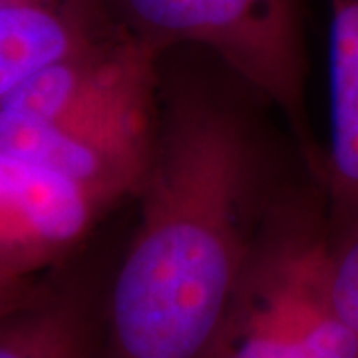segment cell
<instances>
[{"label": "cell", "instance_id": "11", "mask_svg": "<svg viewBox=\"0 0 358 358\" xmlns=\"http://www.w3.org/2000/svg\"><path fill=\"white\" fill-rule=\"evenodd\" d=\"M16 308H20V307H14V305H10L8 301H4V299L0 296V319H2L4 315H8V313L16 310Z\"/></svg>", "mask_w": 358, "mask_h": 358}, {"label": "cell", "instance_id": "5", "mask_svg": "<svg viewBox=\"0 0 358 358\" xmlns=\"http://www.w3.org/2000/svg\"><path fill=\"white\" fill-rule=\"evenodd\" d=\"M108 205L70 179L0 152V296L38 299V279L86 239Z\"/></svg>", "mask_w": 358, "mask_h": 358}, {"label": "cell", "instance_id": "3", "mask_svg": "<svg viewBox=\"0 0 358 358\" xmlns=\"http://www.w3.org/2000/svg\"><path fill=\"white\" fill-rule=\"evenodd\" d=\"M115 22L157 52L193 44L293 120L303 122L301 0H108Z\"/></svg>", "mask_w": 358, "mask_h": 358}, {"label": "cell", "instance_id": "2", "mask_svg": "<svg viewBox=\"0 0 358 358\" xmlns=\"http://www.w3.org/2000/svg\"><path fill=\"white\" fill-rule=\"evenodd\" d=\"M213 358H358L333 293L329 225L261 243Z\"/></svg>", "mask_w": 358, "mask_h": 358}, {"label": "cell", "instance_id": "7", "mask_svg": "<svg viewBox=\"0 0 358 358\" xmlns=\"http://www.w3.org/2000/svg\"><path fill=\"white\" fill-rule=\"evenodd\" d=\"M117 28L108 0H0V100Z\"/></svg>", "mask_w": 358, "mask_h": 358}, {"label": "cell", "instance_id": "6", "mask_svg": "<svg viewBox=\"0 0 358 358\" xmlns=\"http://www.w3.org/2000/svg\"><path fill=\"white\" fill-rule=\"evenodd\" d=\"M159 54L120 26L108 38L40 70L0 100V150L58 128L154 78Z\"/></svg>", "mask_w": 358, "mask_h": 358}, {"label": "cell", "instance_id": "10", "mask_svg": "<svg viewBox=\"0 0 358 358\" xmlns=\"http://www.w3.org/2000/svg\"><path fill=\"white\" fill-rule=\"evenodd\" d=\"M331 282L336 305L358 333V225L331 237Z\"/></svg>", "mask_w": 358, "mask_h": 358}, {"label": "cell", "instance_id": "9", "mask_svg": "<svg viewBox=\"0 0 358 358\" xmlns=\"http://www.w3.org/2000/svg\"><path fill=\"white\" fill-rule=\"evenodd\" d=\"M0 358H102V331L80 294H40L0 319Z\"/></svg>", "mask_w": 358, "mask_h": 358}, {"label": "cell", "instance_id": "1", "mask_svg": "<svg viewBox=\"0 0 358 358\" xmlns=\"http://www.w3.org/2000/svg\"><path fill=\"white\" fill-rule=\"evenodd\" d=\"M257 179L235 115L199 98L173 103L106 294L102 358L215 357L261 247Z\"/></svg>", "mask_w": 358, "mask_h": 358}, {"label": "cell", "instance_id": "4", "mask_svg": "<svg viewBox=\"0 0 358 358\" xmlns=\"http://www.w3.org/2000/svg\"><path fill=\"white\" fill-rule=\"evenodd\" d=\"M154 110L155 76L0 152L46 167L112 207L145 181L157 140Z\"/></svg>", "mask_w": 358, "mask_h": 358}, {"label": "cell", "instance_id": "8", "mask_svg": "<svg viewBox=\"0 0 358 358\" xmlns=\"http://www.w3.org/2000/svg\"><path fill=\"white\" fill-rule=\"evenodd\" d=\"M331 141L320 183L331 237L358 225V0H329Z\"/></svg>", "mask_w": 358, "mask_h": 358}]
</instances>
